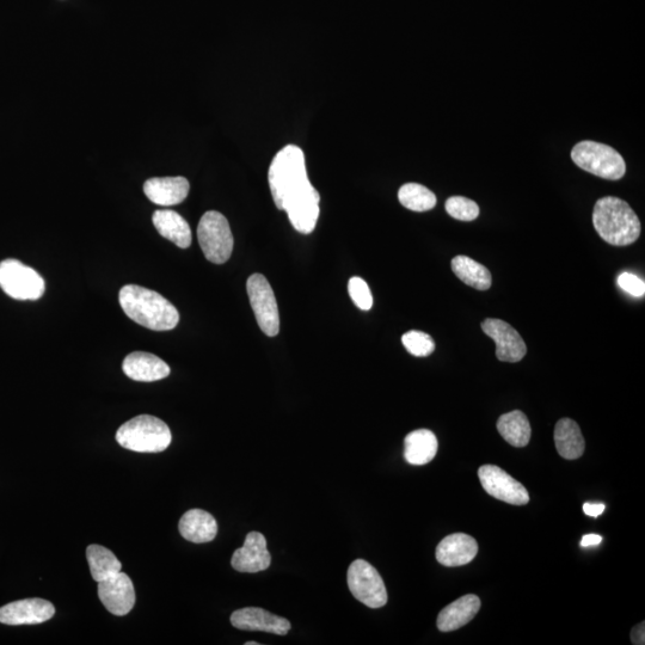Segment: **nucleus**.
<instances>
[{"mask_svg":"<svg viewBox=\"0 0 645 645\" xmlns=\"http://www.w3.org/2000/svg\"><path fill=\"white\" fill-rule=\"evenodd\" d=\"M269 187L276 207L285 211L300 233L316 229L321 196L307 176L305 155L296 145H287L270 164Z\"/></svg>","mask_w":645,"mask_h":645,"instance_id":"1","label":"nucleus"},{"mask_svg":"<svg viewBox=\"0 0 645 645\" xmlns=\"http://www.w3.org/2000/svg\"><path fill=\"white\" fill-rule=\"evenodd\" d=\"M122 310L135 323L153 331H169L177 327L180 313L161 294L138 285L121 288Z\"/></svg>","mask_w":645,"mask_h":645,"instance_id":"2","label":"nucleus"},{"mask_svg":"<svg viewBox=\"0 0 645 645\" xmlns=\"http://www.w3.org/2000/svg\"><path fill=\"white\" fill-rule=\"evenodd\" d=\"M593 224L599 236L614 247L635 243L641 235V221L628 202L614 196L597 201Z\"/></svg>","mask_w":645,"mask_h":645,"instance_id":"3","label":"nucleus"},{"mask_svg":"<svg viewBox=\"0 0 645 645\" xmlns=\"http://www.w3.org/2000/svg\"><path fill=\"white\" fill-rule=\"evenodd\" d=\"M171 440L167 423L150 415L134 417L116 433V441L120 446L139 453L163 452L170 446Z\"/></svg>","mask_w":645,"mask_h":645,"instance_id":"4","label":"nucleus"},{"mask_svg":"<svg viewBox=\"0 0 645 645\" xmlns=\"http://www.w3.org/2000/svg\"><path fill=\"white\" fill-rule=\"evenodd\" d=\"M571 159L581 168L604 180L618 181L626 172V164L620 153L611 146L595 143V141H581L571 151Z\"/></svg>","mask_w":645,"mask_h":645,"instance_id":"5","label":"nucleus"},{"mask_svg":"<svg viewBox=\"0 0 645 645\" xmlns=\"http://www.w3.org/2000/svg\"><path fill=\"white\" fill-rule=\"evenodd\" d=\"M198 238L208 261L223 264L230 260L235 242H233L229 221L223 214L210 211L202 215Z\"/></svg>","mask_w":645,"mask_h":645,"instance_id":"6","label":"nucleus"},{"mask_svg":"<svg viewBox=\"0 0 645 645\" xmlns=\"http://www.w3.org/2000/svg\"><path fill=\"white\" fill-rule=\"evenodd\" d=\"M0 287L16 300H38L46 290L42 276L17 260L0 262Z\"/></svg>","mask_w":645,"mask_h":645,"instance_id":"7","label":"nucleus"},{"mask_svg":"<svg viewBox=\"0 0 645 645\" xmlns=\"http://www.w3.org/2000/svg\"><path fill=\"white\" fill-rule=\"evenodd\" d=\"M348 587L356 600L370 608L386 605L387 591L378 570L364 559H356L348 569Z\"/></svg>","mask_w":645,"mask_h":645,"instance_id":"8","label":"nucleus"},{"mask_svg":"<svg viewBox=\"0 0 645 645\" xmlns=\"http://www.w3.org/2000/svg\"><path fill=\"white\" fill-rule=\"evenodd\" d=\"M247 290L256 321L263 333L269 337L278 335L280 331L278 303L268 280L261 274L251 275Z\"/></svg>","mask_w":645,"mask_h":645,"instance_id":"9","label":"nucleus"},{"mask_svg":"<svg viewBox=\"0 0 645 645\" xmlns=\"http://www.w3.org/2000/svg\"><path fill=\"white\" fill-rule=\"evenodd\" d=\"M479 481L490 496L513 506H525L530 502L528 491L499 466L483 465L478 470Z\"/></svg>","mask_w":645,"mask_h":645,"instance_id":"10","label":"nucleus"},{"mask_svg":"<svg viewBox=\"0 0 645 645\" xmlns=\"http://www.w3.org/2000/svg\"><path fill=\"white\" fill-rule=\"evenodd\" d=\"M482 330L495 341L496 358L500 361L514 364L525 358L526 343L511 324L501 319L488 318L482 323Z\"/></svg>","mask_w":645,"mask_h":645,"instance_id":"11","label":"nucleus"},{"mask_svg":"<svg viewBox=\"0 0 645 645\" xmlns=\"http://www.w3.org/2000/svg\"><path fill=\"white\" fill-rule=\"evenodd\" d=\"M98 598L114 616H126L135 604L133 582L125 573H118L98 582Z\"/></svg>","mask_w":645,"mask_h":645,"instance_id":"12","label":"nucleus"},{"mask_svg":"<svg viewBox=\"0 0 645 645\" xmlns=\"http://www.w3.org/2000/svg\"><path fill=\"white\" fill-rule=\"evenodd\" d=\"M55 614L52 602L43 599H24L0 608V623L5 625H35L47 622Z\"/></svg>","mask_w":645,"mask_h":645,"instance_id":"13","label":"nucleus"},{"mask_svg":"<svg viewBox=\"0 0 645 645\" xmlns=\"http://www.w3.org/2000/svg\"><path fill=\"white\" fill-rule=\"evenodd\" d=\"M270 562L272 556L267 548V540L260 532H250L242 548L236 550L231 559L233 569L249 574L267 570Z\"/></svg>","mask_w":645,"mask_h":645,"instance_id":"14","label":"nucleus"},{"mask_svg":"<svg viewBox=\"0 0 645 645\" xmlns=\"http://www.w3.org/2000/svg\"><path fill=\"white\" fill-rule=\"evenodd\" d=\"M231 624L238 630L262 631L279 636H286L291 630V623L287 619L258 607H247L233 612Z\"/></svg>","mask_w":645,"mask_h":645,"instance_id":"15","label":"nucleus"},{"mask_svg":"<svg viewBox=\"0 0 645 645\" xmlns=\"http://www.w3.org/2000/svg\"><path fill=\"white\" fill-rule=\"evenodd\" d=\"M478 554L475 538L465 533H454L442 539L436 548V559L445 567H462L469 564Z\"/></svg>","mask_w":645,"mask_h":645,"instance_id":"16","label":"nucleus"},{"mask_svg":"<svg viewBox=\"0 0 645 645\" xmlns=\"http://www.w3.org/2000/svg\"><path fill=\"white\" fill-rule=\"evenodd\" d=\"M122 370L135 382L152 383L169 377L170 367L158 356L145 352H134L126 356Z\"/></svg>","mask_w":645,"mask_h":645,"instance_id":"17","label":"nucleus"},{"mask_svg":"<svg viewBox=\"0 0 645 645\" xmlns=\"http://www.w3.org/2000/svg\"><path fill=\"white\" fill-rule=\"evenodd\" d=\"M189 182L184 177H156L147 180L144 192L158 206H175L187 199Z\"/></svg>","mask_w":645,"mask_h":645,"instance_id":"18","label":"nucleus"},{"mask_svg":"<svg viewBox=\"0 0 645 645\" xmlns=\"http://www.w3.org/2000/svg\"><path fill=\"white\" fill-rule=\"evenodd\" d=\"M178 530L188 542L204 544L217 537L218 524L210 513L202 509H190L182 516Z\"/></svg>","mask_w":645,"mask_h":645,"instance_id":"19","label":"nucleus"},{"mask_svg":"<svg viewBox=\"0 0 645 645\" xmlns=\"http://www.w3.org/2000/svg\"><path fill=\"white\" fill-rule=\"evenodd\" d=\"M479 610H481V600L477 595H464L439 613L436 625L442 632L456 631L469 624Z\"/></svg>","mask_w":645,"mask_h":645,"instance_id":"20","label":"nucleus"},{"mask_svg":"<svg viewBox=\"0 0 645 645\" xmlns=\"http://www.w3.org/2000/svg\"><path fill=\"white\" fill-rule=\"evenodd\" d=\"M152 221L161 236L169 239L178 248L187 249L192 244V230L189 224L175 211H156L153 213Z\"/></svg>","mask_w":645,"mask_h":645,"instance_id":"21","label":"nucleus"},{"mask_svg":"<svg viewBox=\"0 0 645 645\" xmlns=\"http://www.w3.org/2000/svg\"><path fill=\"white\" fill-rule=\"evenodd\" d=\"M438 439L428 429L414 430L407 435L404 441V457L411 465H426L438 453Z\"/></svg>","mask_w":645,"mask_h":645,"instance_id":"22","label":"nucleus"},{"mask_svg":"<svg viewBox=\"0 0 645 645\" xmlns=\"http://www.w3.org/2000/svg\"><path fill=\"white\" fill-rule=\"evenodd\" d=\"M554 438L559 456L564 459H579L585 453V439H583L580 426L573 420H559L555 428Z\"/></svg>","mask_w":645,"mask_h":645,"instance_id":"23","label":"nucleus"},{"mask_svg":"<svg viewBox=\"0 0 645 645\" xmlns=\"http://www.w3.org/2000/svg\"><path fill=\"white\" fill-rule=\"evenodd\" d=\"M497 430L509 445L526 447L531 440L532 429L530 421L520 410L502 415L497 421Z\"/></svg>","mask_w":645,"mask_h":645,"instance_id":"24","label":"nucleus"},{"mask_svg":"<svg viewBox=\"0 0 645 645\" xmlns=\"http://www.w3.org/2000/svg\"><path fill=\"white\" fill-rule=\"evenodd\" d=\"M452 270L465 285L476 288L478 291H488L491 287L493 279H491L489 269L468 256L454 257Z\"/></svg>","mask_w":645,"mask_h":645,"instance_id":"25","label":"nucleus"},{"mask_svg":"<svg viewBox=\"0 0 645 645\" xmlns=\"http://www.w3.org/2000/svg\"><path fill=\"white\" fill-rule=\"evenodd\" d=\"M92 579L101 582L120 573L122 564L112 551L101 545H90L86 549Z\"/></svg>","mask_w":645,"mask_h":645,"instance_id":"26","label":"nucleus"},{"mask_svg":"<svg viewBox=\"0 0 645 645\" xmlns=\"http://www.w3.org/2000/svg\"><path fill=\"white\" fill-rule=\"evenodd\" d=\"M398 199L402 206L414 212H427L436 205V196L419 183H407L399 189Z\"/></svg>","mask_w":645,"mask_h":645,"instance_id":"27","label":"nucleus"},{"mask_svg":"<svg viewBox=\"0 0 645 645\" xmlns=\"http://www.w3.org/2000/svg\"><path fill=\"white\" fill-rule=\"evenodd\" d=\"M402 343L405 349L417 358H426L435 350V342L432 337L422 331H408L403 335Z\"/></svg>","mask_w":645,"mask_h":645,"instance_id":"28","label":"nucleus"},{"mask_svg":"<svg viewBox=\"0 0 645 645\" xmlns=\"http://www.w3.org/2000/svg\"><path fill=\"white\" fill-rule=\"evenodd\" d=\"M446 212L460 221H473L478 218L479 207L475 201L463 196H452L446 201Z\"/></svg>","mask_w":645,"mask_h":645,"instance_id":"29","label":"nucleus"},{"mask_svg":"<svg viewBox=\"0 0 645 645\" xmlns=\"http://www.w3.org/2000/svg\"><path fill=\"white\" fill-rule=\"evenodd\" d=\"M349 296L354 301V304L362 311H370L373 306V297L364 279L354 276L349 280L348 284Z\"/></svg>","mask_w":645,"mask_h":645,"instance_id":"30","label":"nucleus"},{"mask_svg":"<svg viewBox=\"0 0 645 645\" xmlns=\"http://www.w3.org/2000/svg\"><path fill=\"white\" fill-rule=\"evenodd\" d=\"M618 285L622 290L630 296L637 298L644 297L645 284L644 281L638 276L631 273H623L619 275Z\"/></svg>","mask_w":645,"mask_h":645,"instance_id":"31","label":"nucleus"},{"mask_svg":"<svg viewBox=\"0 0 645 645\" xmlns=\"http://www.w3.org/2000/svg\"><path fill=\"white\" fill-rule=\"evenodd\" d=\"M631 643L635 645H644L645 644V624L644 622L637 624L634 629L631 630Z\"/></svg>","mask_w":645,"mask_h":645,"instance_id":"32","label":"nucleus"},{"mask_svg":"<svg viewBox=\"0 0 645 645\" xmlns=\"http://www.w3.org/2000/svg\"><path fill=\"white\" fill-rule=\"evenodd\" d=\"M606 506L604 503H591L587 502L583 505V512L592 518H598L599 515L605 512Z\"/></svg>","mask_w":645,"mask_h":645,"instance_id":"33","label":"nucleus"},{"mask_svg":"<svg viewBox=\"0 0 645 645\" xmlns=\"http://www.w3.org/2000/svg\"><path fill=\"white\" fill-rule=\"evenodd\" d=\"M602 543V537L599 534H587L581 540L582 548H592V546H598Z\"/></svg>","mask_w":645,"mask_h":645,"instance_id":"34","label":"nucleus"},{"mask_svg":"<svg viewBox=\"0 0 645 645\" xmlns=\"http://www.w3.org/2000/svg\"><path fill=\"white\" fill-rule=\"evenodd\" d=\"M258 644H260V643H257V642H247V643H245V645H258Z\"/></svg>","mask_w":645,"mask_h":645,"instance_id":"35","label":"nucleus"}]
</instances>
